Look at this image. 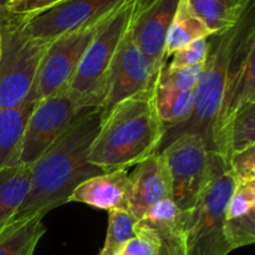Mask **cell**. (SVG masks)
I'll return each mask as SVG.
<instances>
[{
    "label": "cell",
    "instance_id": "cell-1",
    "mask_svg": "<svg viewBox=\"0 0 255 255\" xmlns=\"http://www.w3.org/2000/svg\"><path fill=\"white\" fill-rule=\"evenodd\" d=\"M104 112V107H95L85 112L31 164L29 196L14 221L45 216L52 209L69 203L70 196L79 184L105 173L89 161L92 142L101 126Z\"/></svg>",
    "mask_w": 255,
    "mask_h": 255
},
{
    "label": "cell",
    "instance_id": "cell-2",
    "mask_svg": "<svg viewBox=\"0 0 255 255\" xmlns=\"http://www.w3.org/2000/svg\"><path fill=\"white\" fill-rule=\"evenodd\" d=\"M156 85L104 112L89 161L104 172L128 169L157 153L166 126L156 106Z\"/></svg>",
    "mask_w": 255,
    "mask_h": 255
},
{
    "label": "cell",
    "instance_id": "cell-3",
    "mask_svg": "<svg viewBox=\"0 0 255 255\" xmlns=\"http://www.w3.org/2000/svg\"><path fill=\"white\" fill-rule=\"evenodd\" d=\"M237 183L229 162L209 152L208 173L203 188L196 204L187 211V255H228L233 252L224 234V221Z\"/></svg>",
    "mask_w": 255,
    "mask_h": 255
},
{
    "label": "cell",
    "instance_id": "cell-4",
    "mask_svg": "<svg viewBox=\"0 0 255 255\" xmlns=\"http://www.w3.org/2000/svg\"><path fill=\"white\" fill-rule=\"evenodd\" d=\"M139 0H125L101 25L69 86L75 101L85 110L104 106L110 69L120 44L133 24Z\"/></svg>",
    "mask_w": 255,
    "mask_h": 255
},
{
    "label": "cell",
    "instance_id": "cell-5",
    "mask_svg": "<svg viewBox=\"0 0 255 255\" xmlns=\"http://www.w3.org/2000/svg\"><path fill=\"white\" fill-rule=\"evenodd\" d=\"M238 32L239 22L231 29L217 32L208 37V56L204 62L201 80L194 89V104L191 117L179 126L166 128V134L159 151L183 133L201 134L207 144L212 127L223 105L227 74Z\"/></svg>",
    "mask_w": 255,
    "mask_h": 255
},
{
    "label": "cell",
    "instance_id": "cell-6",
    "mask_svg": "<svg viewBox=\"0 0 255 255\" xmlns=\"http://www.w3.org/2000/svg\"><path fill=\"white\" fill-rule=\"evenodd\" d=\"M255 5L239 21V32L227 74L222 110L207 139L208 152L229 162L228 132L236 112L247 102L255 101Z\"/></svg>",
    "mask_w": 255,
    "mask_h": 255
},
{
    "label": "cell",
    "instance_id": "cell-7",
    "mask_svg": "<svg viewBox=\"0 0 255 255\" xmlns=\"http://www.w3.org/2000/svg\"><path fill=\"white\" fill-rule=\"evenodd\" d=\"M0 111L24 104L34 94L35 81L49 42L22 32L16 19L1 27Z\"/></svg>",
    "mask_w": 255,
    "mask_h": 255
},
{
    "label": "cell",
    "instance_id": "cell-8",
    "mask_svg": "<svg viewBox=\"0 0 255 255\" xmlns=\"http://www.w3.org/2000/svg\"><path fill=\"white\" fill-rule=\"evenodd\" d=\"M111 14L61 35L49 42L32 90L37 101L69 89L85 51L101 25Z\"/></svg>",
    "mask_w": 255,
    "mask_h": 255
},
{
    "label": "cell",
    "instance_id": "cell-9",
    "mask_svg": "<svg viewBox=\"0 0 255 255\" xmlns=\"http://www.w3.org/2000/svg\"><path fill=\"white\" fill-rule=\"evenodd\" d=\"M86 111L69 89L37 101L25 127L20 163H35Z\"/></svg>",
    "mask_w": 255,
    "mask_h": 255
},
{
    "label": "cell",
    "instance_id": "cell-10",
    "mask_svg": "<svg viewBox=\"0 0 255 255\" xmlns=\"http://www.w3.org/2000/svg\"><path fill=\"white\" fill-rule=\"evenodd\" d=\"M166 159L172 182V201L179 209H192L208 173L209 152L198 133H183L159 151Z\"/></svg>",
    "mask_w": 255,
    "mask_h": 255
},
{
    "label": "cell",
    "instance_id": "cell-11",
    "mask_svg": "<svg viewBox=\"0 0 255 255\" xmlns=\"http://www.w3.org/2000/svg\"><path fill=\"white\" fill-rule=\"evenodd\" d=\"M125 0H65L34 16L17 21L24 34L50 42L111 14Z\"/></svg>",
    "mask_w": 255,
    "mask_h": 255
},
{
    "label": "cell",
    "instance_id": "cell-12",
    "mask_svg": "<svg viewBox=\"0 0 255 255\" xmlns=\"http://www.w3.org/2000/svg\"><path fill=\"white\" fill-rule=\"evenodd\" d=\"M131 27L120 44L110 69L102 106L105 111L122 100L152 89L156 85V69L133 41Z\"/></svg>",
    "mask_w": 255,
    "mask_h": 255
},
{
    "label": "cell",
    "instance_id": "cell-13",
    "mask_svg": "<svg viewBox=\"0 0 255 255\" xmlns=\"http://www.w3.org/2000/svg\"><path fill=\"white\" fill-rule=\"evenodd\" d=\"M181 0H139L132 24L133 41L152 62L158 74L164 61V45Z\"/></svg>",
    "mask_w": 255,
    "mask_h": 255
},
{
    "label": "cell",
    "instance_id": "cell-14",
    "mask_svg": "<svg viewBox=\"0 0 255 255\" xmlns=\"http://www.w3.org/2000/svg\"><path fill=\"white\" fill-rule=\"evenodd\" d=\"M134 167L128 174L127 206L141 221L156 204L172 199V182L166 159L159 152Z\"/></svg>",
    "mask_w": 255,
    "mask_h": 255
},
{
    "label": "cell",
    "instance_id": "cell-15",
    "mask_svg": "<svg viewBox=\"0 0 255 255\" xmlns=\"http://www.w3.org/2000/svg\"><path fill=\"white\" fill-rule=\"evenodd\" d=\"M128 171L105 172L82 182L74 189L70 202L84 203L101 211H128Z\"/></svg>",
    "mask_w": 255,
    "mask_h": 255
},
{
    "label": "cell",
    "instance_id": "cell-16",
    "mask_svg": "<svg viewBox=\"0 0 255 255\" xmlns=\"http://www.w3.org/2000/svg\"><path fill=\"white\" fill-rule=\"evenodd\" d=\"M141 221L156 233L159 255H187L188 214L172 199L156 204Z\"/></svg>",
    "mask_w": 255,
    "mask_h": 255
},
{
    "label": "cell",
    "instance_id": "cell-17",
    "mask_svg": "<svg viewBox=\"0 0 255 255\" xmlns=\"http://www.w3.org/2000/svg\"><path fill=\"white\" fill-rule=\"evenodd\" d=\"M224 234L233 251L255 242V182H238L229 198Z\"/></svg>",
    "mask_w": 255,
    "mask_h": 255
},
{
    "label": "cell",
    "instance_id": "cell-18",
    "mask_svg": "<svg viewBox=\"0 0 255 255\" xmlns=\"http://www.w3.org/2000/svg\"><path fill=\"white\" fill-rule=\"evenodd\" d=\"M36 102L32 94L24 104L0 111V171L20 163L25 127Z\"/></svg>",
    "mask_w": 255,
    "mask_h": 255
},
{
    "label": "cell",
    "instance_id": "cell-19",
    "mask_svg": "<svg viewBox=\"0 0 255 255\" xmlns=\"http://www.w3.org/2000/svg\"><path fill=\"white\" fill-rule=\"evenodd\" d=\"M31 184V166L16 164L0 171V232L14 221L26 201Z\"/></svg>",
    "mask_w": 255,
    "mask_h": 255
},
{
    "label": "cell",
    "instance_id": "cell-20",
    "mask_svg": "<svg viewBox=\"0 0 255 255\" xmlns=\"http://www.w3.org/2000/svg\"><path fill=\"white\" fill-rule=\"evenodd\" d=\"M213 34L236 26L255 0H187Z\"/></svg>",
    "mask_w": 255,
    "mask_h": 255
},
{
    "label": "cell",
    "instance_id": "cell-21",
    "mask_svg": "<svg viewBox=\"0 0 255 255\" xmlns=\"http://www.w3.org/2000/svg\"><path fill=\"white\" fill-rule=\"evenodd\" d=\"M211 35H213V32L194 12L188 1L181 0L167 34L166 45H164V61H168L169 57L177 50L191 44L192 41L209 37Z\"/></svg>",
    "mask_w": 255,
    "mask_h": 255
},
{
    "label": "cell",
    "instance_id": "cell-22",
    "mask_svg": "<svg viewBox=\"0 0 255 255\" xmlns=\"http://www.w3.org/2000/svg\"><path fill=\"white\" fill-rule=\"evenodd\" d=\"M44 217L14 221L5 227L0 232V255H34L40 239L46 233Z\"/></svg>",
    "mask_w": 255,
    "mask_h": 255
},
{
    "label": "cell",
    "instance_id": "cell-23",
    "mask_svg": "<svg viewBox=\"0 0 255 255\" xmlns=\"http://www.w3.org/2000/svg\"><path fill=\"white\" fill-rule=\"evenodd\" d=\"M156 106L166 128L184 124L191 117L194 104V90L179 91L156 85Z\"/></svg>",
    "mask_w": 255,
    "mask_h": 255
},
{
    "label": "cell",
    "instance_id": "cell-24",
    "mask_svg": "<svg viewBox=\"0 0 255 255\" xmlns=\"http://www.w3.org/2000/svg\"><path fill=\"white\" fill-rule=\"evenodd\" d=\"M139 219L128 211L109 212L106 239L100 255H117L132 239L138 228Z\"/></svg>",
    "mask_w": 255,
    "mask_h": 255
},
{
    "label": "cell",
    "instance_id": "cell-25",
    "mask_svg": "<svg viewBox=\"0 0 255 255\" xmlns=\"http://www.w3.org/2000/svg\"><path fill=\"white\" fill-rule=\"evenodd\" d=\"M251 146H255V101L243 105L232 120L228 132L229 158Z\"/></svg>",
    "mask_w": 255,
    "mask_h": 255
},
{
    "label": "cell",
    "instance_id": "cell-26",
    "mask_svg": "<svg viewBox=\"0 0 255 255\" xmlns=\"http://www.w3.org/2000/svg\"><path fill=\"white\" fill-rule=\"evenodd\" d=\"M204 64L191 65L183 67H171L166 64L157 74L156 85L168 89L188 91L194 90L203 74Z\"/></svg>",
    "mask_w": 255,
    "mask_h": 255
},
{
    "label": "cell",
    "instance_id": "cell-27",
    "mask_svg": "<svg viewBox=\"0 0 255 255\" xmlns=\"http://www.w3.org/2000/svg\"><path fill=\"white\" fill-rule=\"evenodd\" d=\"M117 255H159L158 238L147 224L139 221L134 237Z\"/></svg>",
    "mask_w": 255,
    "mask_h": 255
},
{
    "label": "cell",
    "instance_id": "cell-28",
    "mask_svg": "<svg viewBox=\"0 0 255 255\" xmlns=\"http://www.w3.org/2000/svg\"><path fill=\"white\" fill-rule=\"evenodd\" d=\"M209 51V40L208 37L198 39L192 41L191 44L186 45L182 49L173 52L167 65L171 67H183L191 66V65L204 64L208 56Z\"/></svg>",
    "mask_w": 255,
    "mask_h": 255
},
{
    "label": "cell",
    "instance_id": "cell-29",
    "mask_svg": "<svg viewBox=\"0 0 255 255\" xmlns=\"http://www.w3.org/2000/svg\"><path fill=\"white\" fill-rule=\"evenodd\" d=\"M229 166L238 182H255V146L232 154Z\"/></svg>",
    "mask_w": 255,
    "mask_h": 255
},
{
    "label": "cell",
    "instance_id": "cell-30",
    "mask_svg": "<svg viewBox=\"0 0 255 255\" xmlns=\"http://www.w3.org/2000/svg\"><path fill=\"white\" fill-rule=\"evenodd\" d=\"M62 1L65 0H17L11 4L10 11L17 21H22Z\"/></svg>",
    "mask_w": 255,
    "mask_h": 255
},
{
    "label": "cell",
    "instance_id": "cell-31",
    "mask_svg": "<svg viewBox=\"0 0 255 255\" xmlns=\"http://www.w3.org/2000/svg\"><path fill=\"white\" fill-rule=\"evenodd\" d=\"M11 0H0V29L7 26L15 20V16L10 11Z\"/></svg>",
    "mask_w": 255,
    "mask_h": 255
},
{
    "label": "cell",
    "instance_id": "cell-32",
    "mask_svg": "<svg viewBox=\"0 0 255 255\" xmlns=\"http://www.w3.org/2000/svg\"><path fill=\"white\" fill-rule=\"evenodd\" d=\"M0 50H1V31H0Z\"/></svg>",
    "mask_w": 255,
    "mask_h": 255
},
{
    "label": "cell",
    "instance_id": "cell-33",
    "mask_svg": "<svg viewBox=\"0 0 255 255\" xmlns=\"http://www.w3.org/2000/svg\"><path fill=\"white\" fill-rule=\"evenodd\" d=\"M11 1H12V2H15V1H17V0H11Z\"/></svg>",
    "mask_w": 255,
    "mask_h": 255
}]
</instances>
